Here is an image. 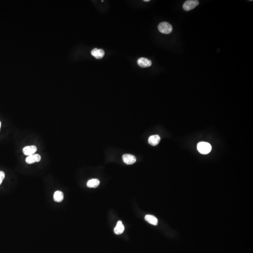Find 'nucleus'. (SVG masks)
Returning a JSON list of instances; mask_svg holds the SVG:
<instances>
[{
	"label": "nucleus",
	"instance_id": "20e7f679",
	"mask_svg": "<svg viewBox=\"0 0 253 253\" xmlns=\"http://www.w3.org/2000/svg\"><path fill=\"white\" fill-rule=\"evenodd\" d=\"M41 155L38 154H34L27 157L25 161L28 164H32L34 163L39 162L41 161Z\"/></svg>",
	"mask_w": 253,
	"mask_h": 253
},
{
	"label": "nucleus",
	"instance_id": "4468645a",
	"mask_svg": "<svg viewBox=\"0 0 253 253\" xmlns=\"http://www.w3.org/2000/svg\"><path fill=\"white\" fill-rule=\"evenodd\" d=\"M5 173L3 171H0V185H1L5 178Z\"/></svg>",
	"mask_w": 253,
	"mask_h": 253
},
{
	"label": "nucleus",
	"instance_id": "f03ea898",
	"mask_svg": "<svg viewBox=\"0 0 253 253\" xmlns=\"http://www.w3.org/2000/svg\"><path fill=\"white\" fill-rule=\"evenodd\" d=\"M158 29L161 33L168 34L173 31V27L171 24L166 22L161 23L158 26Z\"/></svg>",
	"mask_w": 253,
	"mask_h": 253
},
{
	"label": "nucleus",
	"instance_id": "6e6552de",
	"mask_svg": "<svg viewBox=\"0 0 253 253\" xmlns=\"http://www.w3.org/2000/svg\"><path fill=\"white\" fill-rule=\"evenodd\" d=\"M91 54L96 59H101L104 56L105 52L101 49H94L91 52Z\"/></svg>",
	"mask_w": 253,
	"mask_h": 253
},
{
	"label": "nucleus",
	"instance_id": "423d86ee",
	"mask_svg": "<svg viewBox=\"0 0 253 253\" xmlns=\"http://www.w3.org/2000/svg\"><path fill=\"white\" fill-rule=\"evenodd\" d=\"M37 147L35 145L25 146L23 149V152L24 154L27 156L34 154L37 152Z\"/></svg>",
	"mask_w": 253,
	"mask_h": 253
},
{
	"label": "nucleus",
	"instance_id": "dca6fc26",
	"mask_svg": "<svg viewBox=\"0 0 253 253\" xmlns=\"http://www.w3.org/2000/svg\"><path fill=\"white\" fill-rule=\"evenodd\" d=\"M1 122L0 121V129H1Z\"/></svg>",
	"mask_w": 253,
	"mask_h": 253
},
{
	"label": "nucleus",
	"instance_id": "9d476101",
	"mask_svg": "<svg viewBox=\"0 0 253 253\" xmlns=\"http://www.w3.org/2000/svg\"><path fill=\"white\" fill-rule=\"evenodd\" d=\"M124 226L122 224V221H119L117 222L116 227L114 228V232L116 234L120 235L122 234L124 231Z\"/></svg>",
	"mask_w": 253,
	"mask_h": 253
},
{
	"label": "nucleus",
	"instance_id": "f257e3e1",
	"mask_svg": "<svg viewBox=\"0 0 253 253\" xmlns=\"http://www.w3.org/2000/svg\"><path fill=\"white\" fill-rule=\"evenodd\" d=\"M197 150L200 153L207 154L212 151V147L210 144L207 142H200L197 146Z\"/></svg>",
	"mask_w": 253,
	"mask_h": 253
},
{
	"label": "nucleus",
	"instance_id": "0eeeda50",
	"mask_svg": "<svg viewBox=\"0 0 253 253\" xmlns=\"http://www.w3.org/2000/svg\"><path fill=\"white\" fill-rule=\"evenodd\" d=\"M137 64L142 68H147L152 65V62L147 58H140L137 60Z\"/></svg>",
	"mask_w": 253,
	"mask_h": 253
},
{
	"label": "nucleus",
	"instance_id": "ddd939ff",
	"mask_svg": "<svg viewBox=\"0 0 253 253\" xmlns=\"http://www.w3.org/2000/svg\"><path fill=\"white\" fill-rule=\"evenodd\" d=\"M64 199V195L61 191H56L54 195V199L56 202H62Z\"/></svg>",
	"mask_w": 253,
	"mask_h": 253
},
{
	"label": "nucleus",
	"instance_id": "1a4fd4ad",
	"mask_svg": "<svg viewBox=\"0 0 253 253\" xmlns=\"http://www.w3.org/2000/svg\"><path fill=\"white\" fill-rule=\"evenodd\" d=\"M161 137L157 135H152L150 136L148 139V142L152 146H156L160 143L161 141Z\"/></svg>",
	"mask_w": 253,
	"mask_h": 253
},
{
	"label": "nucleus",
	"instance_id": "39448f33",
	"mask_svg": "<svg viewBox=\"0 0 253 253\" xmlns=\"http://www.w3.org/2000/svg\"><path fill=\"white\" fill-rule=\"evenodd\" d=\"M122 160L124 162L126 165H132L136 162V157L132 155L126 154L122 156Z\"/></svg>",
	"mask_w": 253,
	"mask_h": 253
},
{
	"label": "nucleus",
	"instance_id": "2eb2a0df",
	"mask_svg": "<svg viewBox=\"0 0 253 253\" xmlns=\"http://www.w3.org/2000/svg\"><path fill=\"white\" fill-rule=\"evenodd\" d=\"M144 1L145 2H150V0H144Z\"/></svg>",
	"mask_w": 253,
	"mask_h": 253
},
{
	"label": "nucleus",
	"instance_id": "f8f14e48",
	"mask_svg": "<svg viewBox=\"0 0 253 253\" xmlns=\"http://www.w3.org/2000/svg\"><path fill=\"white\" fill-rule=\"evenodd\" d=\"M100 184V182L98 179H93L89 180L87 183V186L90 188H96Z\"/></svg>",
	"mask_w": 253,
	"mask_h": 253
},
{
	"label": "nucleus",
	"instance_id": "7ed1b4c3",
	"mask_svg": "<svg viewBox=\"0 0 253 253\" xmlns=\"http://www.w3.org/2000/svg\"><path fill=\"white\" fill-rule=\"evenodd\" d=\"M199 2L197 0H188L183 5V8L186 11H190L198 6Z\"/></svg>",
	"mask_w": 253,
	"mask_h": 253
},
{
	"label": "nucleus",
	"instance_id": "9b49d317",
	"mask_svg": "<svg viewBox=\"0 0 253 253\" xmlns=\"http://www.w3.org/2000/svg\"><path fill=\"white\" fill-rule=\"evenodd\" d=\"M145 219L147 222L154 225H157L158 224V220L157 218L153 215H147L145 216Z\"/></svg>",
	"mask_w": 253,
	"mask_h": 253
}]
</instances>
